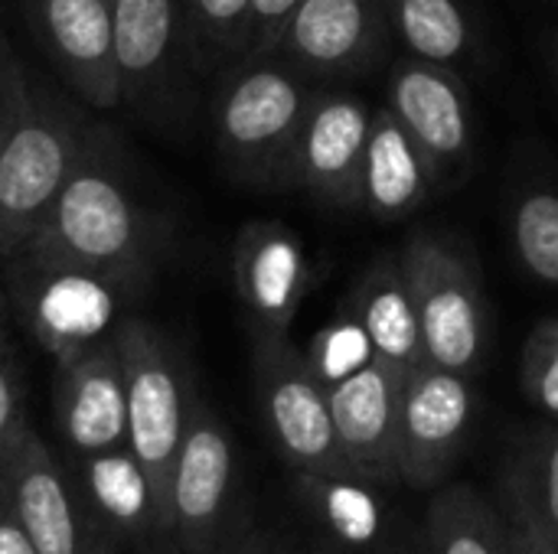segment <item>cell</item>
Returning a JSON list of instances; mask_svg holds the SVG:
<instances>
[{
  "mask_svg": "<svg viewBox=\"0 0 558 554\" xmlns=\"http://www.w3.org/2000/svg\"><path fill=\"white\" fill-rule=\"evenodd\" d=\"M82 503L101 526L121 535L147 532L160 526V500L157 490L131 454V447H114L105 454L82 457Z\"/></svg>",
  "mask_w": 558,
  "mask_h": 554,
  "instance_id": "obj_21",
  "label": "cell"
},
{
  "mask_svg": "<svg viewBox=\"0 0 558 554\" xmlns=\"http://www.w3.org/2000/svg\"><path fill=\"white\" fill-rule=\"evenodd\" d=\"M39 284L29 294V323L59 362L108 340L114 320V287L105 278L69 268H33Z\"/></svg>",
  "mask_w": 558,
  "mask_h": 554,
  "instance_id": "obj_17",
  "label": "cell"
},
{
  "mask_svg": "<svg viewBox=\"0 0 558 554\" xmlns=\"http://www.w3.org/2000/svg\"><path fill=\"white\" fill-rule=\"evenodd\" d=\"M0 509H3V483H0Z\"/></svg>",
  "mask_w": 558,
  "mask_h": 554,
  "instance_id": "obj_36",
  "label": "cell"
},
{
  "mask_svg": "<svg viewBox=\"0 0 558 554\" xmlns=\"http://www.w3.org/2000/svg\"><path fill=\"white\" fill-rule=\"evenodd\" d=\"M232 281L255 340H284L311 294L314 264L298 232L284 222L258 219L235 235Z\"/></svg>",
  "mask_w": 558,
  "mask_h": 554,
  "instance_id": "obj_12",
  "label": "cell"
},
{
  "mask_svg": "<svg viewBox=\"0 0 558 554\" xmlns=\"http://www.w3.org/2000/svg\"><path fill=\"white\" fill-rule=\"evenodd\" d=\"M415 300L422 356L458 376H474L487 356L490 313L471 248L441 229H418L399 251Z\"/></svg>",
  "mask_w": 558,
  "mask_h": 554,
  "instance_id": "obj_3",
  "label": "cell"
},
{
  "mask_svg": "<svg viewBox=\"0 0 558 554\" xmlns=\"http://www.w3.org/2000/svg\"><path fill=\"white\" fill-rule=\"evenodd\" d=\"M190 33L216 56H248L252 0H183Z\"/></svg>",
  "mask_w": 558,
  "mask_h": 554,
  "instance_id": "obj_26",
  "label": "cell"
},
{
  "mask_svg": "<svg viewBox=\"0 0 558 554\" xmlns=\"http://www.w3.org/2000/svg\"><path fill=\"white\" fill-rule=\"evenodd\" d=\"M39 36L75 91L95 108L121 101L111 0H29Z\"/></svg>",
  "mask_w": 558,
  "mask_h": 554,
  "instance_id": "obj_16",
  "label": "cell"
},
{
  "mask_svg": "<svg viewBox=\"0 0 558 554\" xmlns=\"http://www.w3.org/2000/svg\"><path fill=\"white\" fill-rule=\"evenodd\" d=\"M255 392L278 454L298 473L324 483H356L337 444L327 382L291 336L255 340Z\"/></svg>",
  "mask_w": 558,
  "mask_h": 554,
  "instance_id": "obj_5",
  "label": "cell"
},
{
  "mask_svg": "<svg viewBox=\"0 0 558 554\" xmlns=\"http://www.w3.org/2000/svg\"><path fill=\"white\" fill-rule=\"evenodd\" d=\"M232 554H271V542L268 535H248Z\"/></svg>",
  "mask_w": 558,
  "mask_h": 554,
  "instance_id": "obj_33",
  "label": "cell"
},
{
  "mask_svg": "<svg viewBox=\"0 0 558 554\" xmlns=\"http://www.w3.org/2000/svg\"><path fill=\"white\" fill-rule=\"evenodd\" d=\"M405 376L409 372L369 356L353 372L327 382L337 444L356 483L399 480V418Z\"/></svg>",
  "mask_w": 558,
  "mask_h": 554,
  "instance_id": "obj_11",
  "label": "cell"
},
{
  "mask_svg": "<svg viewBox=\"0 0 558 554\" xmlns=\"http://www.w3.org/2000/svg\"><path fill=\"white\" fill-rule=\"evenodd\" d=\"M418 549L422 554H513V542L507 519L477 490L454 483L435 493Z\"/></svg>",
  "mask_w": 558,
  "mask_h": 554,
  "instance_id": "obj_23",
  "label": "cell"
},
{
  "mask_svg": "<svg viewBox=\"0 0 558 554\" xmlns=\"http://www.w3.org/2000/svg\"><path fill=\"white\" fill-rule=\"evenodd\" d=\"M392 39L409 59L461 69L474 59L477 26L464 0H386Z\"/></svg>",
  "mask_w": 558,
  "mask_h": 554,
  "instance_id": "obj_22",
  "label": "cell"
},
{
  "mask_svg": "<svg viewBox=\"0 0 558 554\" xmlns=\"http://www.w3.org/2000/svg\"><path fill=\"white\" fill-rule=\"evenodd\" d=\"M507 526H510V542H513V554H558V542L539 529L536 522L507 513Z\"/></svg>",
  "mask_w": 558,
  "mask_h": 554,
  "instance_id": "obj_31",
  "label": "cell"
},
{
  "mask_svg": "<svg viewBox=\"0 0 558 554\" xmlns=\"http://www.w3.org/2000/svg\"><path fill=\"white\" fill-rule=\"evenodd\" d=\"M376 108L340 88H317L298 134L291 186L333 209H360L363 157Z\"/></svg>",
  "mask_w": 558,
  "mask_h": 554,
  "instance_id": "obj_10",
  "label": "cell"
},
{
  "mask_svg": "<svg viewBox=\"0 0 558 554\" xmlns=\"http://www.w3.org/2000/svg\"><path fill=\"white\" fill-rule=\"evenodd\" d=\"M29 424L20 415V398H16V385L13 376L7 369V362L0 359V464L10 457V451L16 447V441L23 438Z\"/></svg>",
  "mask_w": 558,
  "mask_h": 554,
  "instance_id": "obj_30",
  "label": "cell"
},
{
  "mask_svg": "<svg viewBox=\"0 0 558 554\" xmlns=\"http://www.w3.org/2000/svg\"><path fill=\"white\" fill-rule=\"evenodd\" d=\"M392 42L386 0H304L271 56L327 85L369 75Z\"/></svg>",
  "mask_w": 558,
  "mask_h": 554,
  "instance_id": "obj_7",
  "label": "cell"
},
{
  "mask_svg": "<svg viewBox=\"0 0 558 554\" xmlns=\"http://www.w3.org/2000/svg\"><path fill=\"white\" fill-rule=\"evenodd\" d=\"M317 82L278 56H248L216 98V147L226 170L258 189H288L301 124Z\"/></svg>",
  "mask_w": 558,
  "mask_h": 554,
  "instance_id": "obj_2",
  "label": "cell"
},
{
  "mask_svg": "<svg viewBox=\"0 0 558 554\" xmlns=\"http://www.w3.org/2000/svg\"><path fill=\"white\" fill-rule=\"evenodd\" d=\"M556 542H558V539H556Z\"/></svg>",
  "mask_w": 558,
  "mask_h": 554,
  "instance_id": "obj_37",
  "label": "cell"
},
{
  "mask_svg": "<svg viewBox=\"0 0 558 554\" xmlns=\"http://www.w3.org/2000/svg\"><path fill=\"white\" fill-rule=\"evenodd\" d=\"M386 108L432 163L438 186L461 183L474 167V111L458 69L396 59Z\"/></svg>",
  "mask_w": 558,
  "mask_h": 554,
  "instance_id": "obj_8",
  "label": "cell"
},
{
  "mask_svg": "<svg viewBox=\"0 0 558 554\" xmlns=\"http://www.w3.org/2000/svg\"><path fill=\"white\" fill-rule=\"evenodd\" d=\"M350 320L360 327L369 356L402 372L425 362L415 300L399 255H383L363 271L350 294Z\"/></svg>",
  "mask_w": 558,
  "mask_h": 554,
  "instance_id": "obj_19",
  "label": "cell"
},
{
  "mask_svg": "<svg viewBox=\"0 0 558 554\" xmlns=\"http://www.w3.org/2000/svg\"><path fill=\"white\" fill-rule=\"evenodd\" d=\"M177 0H111L121 101L150 95L163 82L177 46Z\"/></svg>",
  "mask_w": 558,
  "mask_h": 554,
  "instance_id": "obj_20",
  "label": "cell"
},
{
  "mask_svg": "<svg viewBox=\"0 0 558 554\" xmlns=\"http://www.w3.org/2000/svg\"><path fill=\"white\" fill-rule=\"evenodd\" d=\"M474 418L471 379L432 362L405 376L399 418V480L435 490L464 451Z\"/></svg>",
  "mask_w": 558,
  "mask_h": 554,
  "instance_id": "obj_9",
  "label": "cell"
},
{
  "mask_svg": "<svg viewBox=\"0 0 558 554\" xmlns=\"http://www.w3.org/2000/svg\"><path fill=\"white\" fill-rule=\"evenodd\" d=\"M438 176L409 131L389 108H376L363 157L360 209L376 222H402L415 216L435 193Z\"/></svg>",
  "mask_w": 558,
  "mask_h": 554,
  "instance_id": "obj_18",
  "label": "cell"
},
{
  "mask_svg": "<svg viewBox=\"0 0 558 554\" xmlns=\"http://www.w3.org/2000/svg\"><path fill=\"white\" fill-rule=\"evenodd\" d=\"M56 424L78 460L128 447V392L111 336L59 362Z\"/></svg>",
  "mask_w": 558,
  "mask_h": 554,
  "instance_id": "obj_15",
  "label": "cell"
},
{
  "mask_svg": "<svg viewBox=\"0 0 558 554\" xmlns=\"http://www.w3.org/2000/svg\"><path fill=\"white\" fill-rule=\"evenodd\" d=\"M510 245L520 268L543 287H558V189L526 186L510 209Z\"/></svg>",
  "mask_w": 558,
  "mask_h": 554,
  "instance_id": "obj_25",
  "label": "cell"
},
{
  "mask_svg": "<svg viewBox=\"0 0 558 554\" xmlns=\"http://www.w3.org/2000/svg\"><path fill=\"white\" fill-rule=\"evenodd\" d=\"M520 382L523 395L546 418L558 421V317H546L526 336L520 356Z\"/></svg>",
  "mask_w": 558,
  "mask_h": 554,
  "instance_id": "obj_27",
  "label": "cell"
},
{
  "mask_svg": "<svg viewBox=\"0 0 558 554\" xmlns=\"http://www.w3.org/2000/svg\"><path fill=\"white\" fill-rule=\"evenodd\" d=\"M20 251L33 268L88 271L114 287H134L154 271L157 229L92 137L59 199Z\"/></svg>",
  "mask_w": 558,
  "mask_h": 554,
  "instance_id": "obj_1",
  "label": "cell"
},
{
  "mask_svg": "<svg viewBox=\"0 0 558 554\" xmlns=\"http://www.w3.org/2000/svg\"><path fill=\"white\" fill-rule=\"evenodd\" d=\"M389 554H422V549L415 545V549H399V552H389Z\"/></svg>",
  "mask_w": 558,
  "mask_h": 554,
  "instance_id": "obj_34",
  "label": "cell"
},
{
  "mask_svg": "<svg viewBox=\"0 0 558 554\" xmlns=\"http://www.w3.org/2000/svg\"><path fill=\"white\" fill-rule=\"evenodd\" d=\"M0 554H39L7 506L0 509Z\"/></svg>",
  "mask_w": 558,
  "mask_h": 554,
  "instance_id": "obj_32",
  "label": "cell"
},
{
  "mask_svg": "<svg viewBox=\"0 0 558 554\" xmlns=\"http://www.w3.org/2000/svg\"><path fill=\"white\" fill-rule=\"evenodd\" d=\"M553 65H556V72H558V39L553 42Z\"/></svg>",
  "mask_w": 558,
  "mask_h": 554,
  "instance_id": "obj_35",
  "label": "cell"
},
{
  "mask_svg": "<svg viewBox=\"0 0 558 554\" xmlns=\"http://www.w3.org/2000/svg\"><path fill=\"white\" fill-rule=\"evenodd\" d=\"M232 473H235L232 441L222 421L196 398L180 454L167 480L163 529H173L183 539V545L193 552H213L229 509Z\"/></svg>",
  "mask_w": 558,
  "mask_h": 554,
  "instance_id": "obj_13",
  "label": "cell"
},
{
  "mask_svg": "<svg viewBox=\"0 0 558 554\" xmlns=\"http://www.w3.org/2000/svg\"><path fill=\"white\" fill-rule=\"evenodd\" d=\"M3 506L23 526L39 554H98L85 532V503L49 447L23 431L10 457L0 464Z\"/></svg>",
  "mask_w": 558,
  "mask_h": 554,
  "instance_id": "obj_14",
  "label": "cell"
},
{
  "mask_svg": "<svg viewBox=\"0 0 558 554\" xmlns=\"http://www.w3.org/2000/svg\"><path fill=\"white\" fill-rule=\"evenodd\" d=\"M304 0H252V29H248V56H271L288 20ZM245 56V59H248Z\"/></svg>",
  "mask_w": 558,
  "mask_h": 554,
  "instance_id": "obj_28",
  "label": "cell"
},
{
  "mask_svg": "<svg viewBox=\"0 0 558 554\" xmlns=\"http://www.w3.org/2000/svg\"><path fill=\"white\" fill-rule=\"evenodd\" d=\"M507 513H517L558 539V428L530 438L510 460L504 483Z\"/></svg>",
  "mask_w": 558,
  "mask_h": 554,
  "instance_id": "obj_24",
  "label": "cell"
},
{
  "mask_svg": "<svg viewBox=\"0 0 558 554\" xmlns=\"http://www.w3.org/2000/svg\"><path fill=\"white\" fill-rule=\"evenodd\" d=\"M111 340L128 392V447L157 490L163 529L167 480L180 454L196 395L190 392L180 359L147 320H124Z\"/></svg>",
  "mask_w": 558,
  "mask_h": 554,
  "instance_id": "obj_6",
  "label": "cell"
},
{
  "mask_svg": "<svg viewBox=\"0 0 558 554\" xmlns=\"http://www.w3.org/2000/svg\"><path fill=\"white\" fill-rule=\"evenodd\" d=\"M88 134L52 98L33 95L0 150V258L16 255L75 173Z\"/></svg>",
  "mask_w": 558,
  "mask_h": 554,
  "instance_id": "obj_4",
  "label": "cell"
},
{
  "mask_svg": "<svg viewBox=\"0 0 558 554\" xmlns=\"http://www.w3.org/2000/svg\"><path fill=\"white\" fill-rule=\"evenodd\" d=\"M26 104H29V88H26L16 62L7 52H0V150L10 140L13 127L20 124Z\"/></svg>",
  "mask_w": 558,
  "mask_h": 554,
  "instance_id": "obj_29",
  "label": "cell"
}]
</instances>
